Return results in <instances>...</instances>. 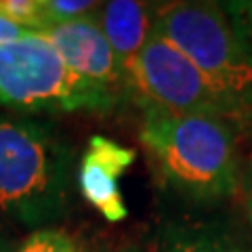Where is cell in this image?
<instances>
[{
  "label": "cell",
  "instance_id": "cell-1",
  "mask_svg": "<svg viewBox=\"0 0 252 252\" xmlns=\"http://www.w3.org/2000/svg\"><path fill=\"white\" fill-rule=\"evenodd\" d=\"M139 139L156 175L193 202H220L238 193V128L204 114L143 109Z\"/></svg>",
  "mask_w": 252,
  "mask_h": 252
},
{
  "label": "cell",
  "instance_id": "cell-2",
  "mask_svg": "<svg viewBox=\"0 0 252 252\" xmlns=\"http://www.w3.org/2000/svg\"><path fill=\"white\" fill-rule=\"evenodd\" d=\"M74 149L53 124L0 114V212L26 227L59 219L72 191Z\"/></svg>",
  "mask_w": 252,
  "mask_h": 252
},
{
  "label": "cell",
  "instance_id": "cell-3",
  "mask_svg": "<svg viewBox=\"0 0 252 252\" xmlns=\"http://www.w3.org/2000/svg\"><path fill=\"white\" fill-rule=\"evenodd\" d=\"M154 32L177 46L200 69L242 120H252V55L235 34L223 6L172 2L156 13Z\"/></svg>",
  "mask_w": 252,
  "mask_h": 252
},
{
  "label": "cell",
  "instance_id": "cell-4",
  "mask_svg": "<svg viewBox=\"0 0 252 252\" xmlns=\"http://www.w3.org/2000/svg\"><path fill=\"white\" fill-rule=\"evenodd\" d=\"M103 86L76 76L38 34L0 44V105L21 112H112Z\"/></svg>",
  "mask_w": 252,
  "mask_h": 252
},
{
  "label": "cell",
  "instance_id": "cell-5",
  "mask_svg": "<svg viewBox=\"0 0 252 252\" xmlns=\"http://www.w3.org/2000/svg\"><path fill=\"white\" fill-rule=\"evenodd\" d=\"M128 97L141 109L172 114H204L244 128L242 116L206 82L200 69L160 34L139 53L128 74Z\"/></svg>",
  "mask_w": 252,
  "mask_h": 252
},
{
  "label": "cell",
  "instance_id": "cell-6",
  "mask_svg": "<svg viewBox=\"0 0 252 252\" xmlns=\"http://www.w3.org/2000/svg\"><path fill=\"white\" fill-rule=\"evenodd\" d=\"M38 36L51 42L61 61L76 76L97 86H103L118 99L128 97L124 69L118 63L112 46L101 30L99 11L86 15L82 19L38 32Z\"/></svg>",
  "mask_w": 252,
  "mask_h": 252
},
{
  "label": "cell",
  "instance_id": "cell-7",
  "mask_svg": "<svg viewBox=\"0 0 252 252\" xmlns=\"http://www.w3.org/2000/svg\"><path fill=\"white\" fill-rule=\"evenodd\" d=\"M135 149L118 141L94 135L78 166V187L82 198L112 223L126 219L128 208L122 198L120 179L135 162Z\"/></svg>",
  "mask_w": 252,
  "mask_h": 252
},
{
  "label": "cell",
  "instance_id": "cell-8",
  "mask_svg": "<svg viewBox=\"0 0 252 252\" xmlns=\"http://www.w3.org/2000/svg\"><path fill=\"white\" fill-rule=\"evenodd\" d=\"M156 13L158 9L154 4L137 2V0H112L99 9L101 30L124 69L126 86L139 53L154 34Z\"/></svg>",
  "mask_w": 252,
  "mask_h": 252
},
{
  "label": "cell",
  "instance_id": "cell-9",
  "mask_svg": "<svg viewBox=\"0 0 252 252\" xmlns=\"http://www.w3.org/2000/svg\"><path fill=\"white\" fill-rule=\"evenodd\" d=\"M158 252H248L227 231L206 223H170L158 238Z\"/></svg>",
  "mask_w": 252,
  "mask_h": 252
},
{
  "label": "cell",
  "instance_id": "cell-10",
  "mask_svg": "<svg viewBox=\"0 0 252 252\" xmlns=\"http://www.w3.org/2000/svg\"><path fill=\"white\" fill-rule=\"evenodd\" d=\"M0 17L34 34L51 28L42 0H0Z\"/></svg>",
  "mask_w": 252,
  "mask_h": 252
},
{
  "label": "cell",
  "instance_id": "cell-11",
  "mask_svg": "<svg viewBox=\"0 0 252 252\" xmlns=\"http://www.w3.org/2000/svg\"><path fill=\"white\" fill-rule=\"evenodd\" d=\"M15 252H82L72 235L59 229H36Z\"/></svg>",
  "mask_w": 252,
  "mask_h": 252
},
{
  "label": "cell",
  "instance_id": "cell-12",
  "mask_svg": "<svg viewBox=\"0 0 252 252\" xmlns=\"http://www.w3.org/2000/svg\"><path fill=\"white\" fill-rule=\"evenodd\" d=\"M44 15L49 19V26H63V23L82 19L86 15L99 11L103 4L93 0H42Z\"/></svg>",
  "mask_w": 252,
  "mask_h": 252
},
{
  "label": "cell",
  "instance_id": "cell-13",
  "mask_svg": "<svg viewBox=\"0 0 252 252\" xmlns=\"http://www.w3.org/2000/svg\"><path fill=\"white\" fill-rule=\"evenodd\" d=\"M220 6L229 17L235 34L252 55V0H233V2H223Z\"/></svg>",
  "mask_w": 252,
  "mask_h": 252
},
{
  "label": "cell",
  "instance_id": "cell-14",
  "mask_svg": "<svg viewBox=\"0 0 252 252\" xmlns=\"http://www.w3.org/2000/svg\"><path fill=\"white\" fill-rule=\"evenodd\" d=\"M238 193L242 198V206L246 212V219L252 227V160H248L240 168V183H238Z\"/></svg>",
  "mask_w": 252,
  "mask_h": 252
},
{
  "label": "cell",
  "instance_id": "cell-15",
  "mask_svg": "<svg viewBox=\"0 0 252 252\" xmlns=\"http://www.w3.org/2000/svg\"><path fill=\"white\" fill-rule=\"evenodd\" d=\"M30 34H34V32H28V30H23L19 26H15V23H11V21H6L4 17H0V44L19 40V38H26Z\"/></svg>",
  "mask_w": 252,
  "mask_h": 252
},
{
  "label": "cell",
  "instance_id": "cell-16",
  "mask_svg": "<svg viewBox=\"0 0 252 252\" xmlns=\"http://www.w3.org/2000/svg\"><path fill=\"white\" fill-rule=\"evenodd\" d=\"M114 252H141V248L135 246V244H126V246L118 248V250H114Z\"/></svg>",
  "mask_w": 252,
  "mask_h": 252
},
{
  "label": "cell",
  "instance_id": "cell-17",
  "mask_svg": "<svg viewBox=\"0 0 252 252\" xmlns=\"http://www.w3.org/2000/svg\"><path fill=\"white\" fill-rule=\"evenodd\" d=\"M0 252H6V244L2 242V238H0Z\"/></svg>",
  "mask_w": 252,
  "mask_h": 252
}]
</instances>
